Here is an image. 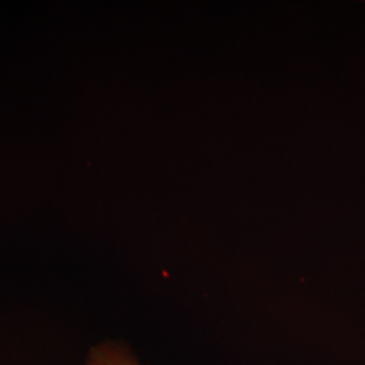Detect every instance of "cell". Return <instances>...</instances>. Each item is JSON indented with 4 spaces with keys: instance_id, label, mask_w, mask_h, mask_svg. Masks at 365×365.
I'll return each instance as SVG.
<instances>
[{
    "instance_id": "1",
    "label": "cell",
    "mask_w": 365,
    "mask_h": 365,
    "mask_svg": "<svg viewBox=\"0 0 365 365\" xmlns=\"http://www.w3.org/2000/svg\"><path fill=\"white\" fill-rule=\"evenodd\" d=\"M78 365H146L130 346L120 341H103L93 345Z\"/></svg>"
}]
</instances>
